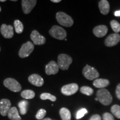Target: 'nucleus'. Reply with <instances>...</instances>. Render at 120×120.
I'll list each match as a JSON object with an SVG mask.
<instances>
[{
  "instance_id": "obj_40",
  "label": "nucleus",
  "mask_w": 120,
  "mask_h": 120,
  "mask_svg": "<svg viewBox=\"0 0 120 120\" xmlns=\"http://www.w3.org/2000/svg\"></svg>"
},
{
  "instance_id": "obj_35",
  "label": "nucleus",
  "mask_w": 120,
  "mask_h": 120,
  "mask_svg": "<svg viewBox=\"0 0 120 120\" xmlns=\"http://www.w3.org/2000/svg\"><path fill=\"white\" fill-rule=\"evenodd\" d=\"M52 120L51 118H43V119H42V120Z\"/></svg>"
},
{
  "instance_id": "obj_9",
  "label": "nucleus",
  "mask_w": 120,
  "mask_h": 120,
  "mask_svg": "<svg viewBox=\"0 0 120 120\" xmlns=\"http://www.w3.org/2000/svg\"><path fill=\"white\" fill-rule=\"evenodd\" d=\"M120 41V34H109L105 41V44L107 47H113L117 45Z\"/></svg>"
},
{
  "instance_id": "obj_20",
  "label": "nucleus",
  "mask_w": 120,
  "mask_h": 120,
  "mask_svg": "<svg viewBox=\"0 0 120 120\" xmlns=\"http://www.w3.org/2000/svg\"><path fill=\"white\" fill-rule=\"evenodd\" d=\"M60 115L62 120H71V114L70 110L66 108H62L60 110Z\"/></svg>"
},
{
  "instance_id": "obj_3",
  "label": "nucleus",
  "mask_w": 120,
  "mask_h": 120,
  "mask_svg": "<svg viewBox=\"0 0 120 120\" xmlns=\"http://www.w3.org/2000/svg\"><path fill=\"white\" fill-rule=\"evenodd\" d=\"M72 62L71 57L66 54H60L57 58V64L62 70H67Z\"/></svg>"
},
{
  "instance_id": "obj_37",
  "label": "nucleus",
  "mask_w": 120,
  "mask_h": 120,
  "mask_svg": "<svg viewBox=\"0 0 120 120\" xmlns=\"http://www.w3.org/2000/svg\"><path fill=\"white\" fill-rule=\"evenodd\" d=\"M95 100H96V101H98V99H97V98H95Z\"/></svg>"
},
{
  "instance_id": "obj_33",
  "label": "nucleus",
  "mask_w": 120,
  "mask_h": 120,
  "mask_svg": "<svg viewBox=\"0 0 120 120\" xmlns=\"http://www.w3.org/2000/svg\"><path fill=\"white\" fill-rule=\"evenodd\" d=\"M115 16H117V17H118V16H120V10L119 11H117L115 12Z\"/></svg>"
},
{
  "instance_id": "obj_23",
  "label": "nucleus",
  "mask_w": 120,
  "mask_h": 120,
  "mask_svg": "<svg viewBox=\"0 0 120 120\" xmlns=\"http://www.w3.org/2000/svg\"><path fill=\"white\" fill-rule=\"evenodd\" d=\"M14 26L15 31L17 34H20L23 32V25L20 21L16 19L14 22Z\"/></svg>"
},
{
  "instance_id": "obj_26",
  "label": "nucleus",
  "mask_w": 120,
  "mask_h": 120,
  "mask_svg": "<svg viewBox=\"0 0 120 120\" xmlns=\"http://www.w3.org/2000/svg\"><path fill=\"white\" fill-rule=\"evenodd\" d=\"M80 91L82 94L87 96H91L94 94V90L88 86H82L80 88Z\"/></svg>"
},
{
  "instance_id": "obj_28",
  "label": "nucleus",
  "mask_w": 120,
  "mask_h": 120,
  "mask_svg": "<svg viewBox=\"0 0 120 120\" xmlns=\"http://www.w3.org/2000/svg\"><path fill=\"white\" fill-rule=\"evenodd\" d=\"M46 111L44 109H40L38 111V112H37L36 115V119L41 120L43 119V118L45 117V116H46Z\"/></svg>"
},
{
  "instance_id": "obj_36",
  "label": "nucleus",
  "mask_w": 120,
  "mask_h": 120,
  "mask_svg": "<svg viewBox=\"0 0 120 120\" xmlns=\"http://www.w3.org/2000/svg\"><path fill=\"white\" fill-rule=\"evenodd\" d=\"M6 0H0V2H5Z\"/></svg>"
},
{
  "instance_id": "obj_27",
  "label": "nucleus",
  "mask_w": 120,
  "mask_h": 120,
  "mask_svg": "<svg viewBox=\"0 0 120 120\" xmlns=\"http://www.w3.org/2000/svg\"><path fill=\"white\" fill-rule=\"evenodd\" d=\"M111 27L115 34H118L120 32V24L116 20H112L110 22Z\"/></svg>"
},
{
  "instance_id": "obj_2",
  "label": "nucleus",
  "mask_w": 120,
  "mask_h": 120,
  "mask_svg": "<svg viewBox=\"0 0 120 120\" xmlns=\"http://www.w3.org/2000/svg\"><path fill=\"white\" fill-rule=\"evenodd\" d=\"M57 21L63 26L70 27L73 25V20L71 16L63 12H58L56 13Z\"/></svg>"
},
{
  "instance_id": "obj_13",
  "label": "nucleus",
  "mask_w": 120,
  "mask_h": 120,
  "mask_svg": "<svg viewBox=\"0 0 120 120\" xmlns=\"http://www.w3.org/2000/svg\"><path fill=\"white\" fill-rule=\"evenodd\" d=\"M0 31L2 35L6 38H11L14 35L13 27L11 25L2 24Z\"/></svg>"
},
{
  "instance_id": "obj_12",
  "label": "nucleus",
  "mask_w": 120,
  "mask_h": 120,
  "mask_svg": "<svg viewBox=\"0 0 120 120\" xmlns=\"http://www.w3.org/2000/svg\"><path fill=\"white\" fill-rule=\"evenodd\" d=\"M21 3L23 13L25 14H28L31 12L32 9L35 6L37 1L36 0H22Z\"/></svg>"
},
{
  "instance_id": "obj_19",
  "label": "nucleus",
  "mask_w": 120,
  "mask_h": 120,
  "mask_svg": "<svg viewBox=\"0 0 120 120\" xmlns=\"http://www.w3.org/2000/svg\"><path fill=\"white\" fill-rule=\"evenodd\" d=\"M7 116L11 120H21V117L19 116V111L16 107H12L10 109Z\"/></svg>"
},
{
  "instance_id": "obj_7",
  "label": "nucleus",
  "mask_w": 120,
  "mask_h": 120,
  "mask_svg": "<svg viewBox=\"0 0 120 120\" xmlns=\"http://www.w3.org/2000/svg\"><path fill=\"white\" fill-rule=\"evenodd\" d=\"M34 49V43L30 41L27 42L22 45L19 49V55L21 58H25L29 56Z\"/></svg>"
},
{
  "instance_id": "obj_21",
  "label": "nucleus",
  "mask_w": 120,
  "mask_h": 120,
  "mask_svg": "<svg viewBox=\"0 0 120 120\" xmlns=\"http://www.w3.org/2000/svg\"><path fill=\"white\" fill-rule=\"evenodd\" d=\"M20 113L22 115H25L27 112V107L28 106V102L26 100H22L20 101L18 104Z\"/></svg>"
},
{
  "instance_id": "obj_11",
  "label": "nucleus",
  "mask_w": 120,
  "mask_h": 120,
  "mask_svg": "<svg viewBox=\"0 0 120 120\" xmlns=\"http://www.w3.org/2000/svg\"><path fill=\"white\" fill-rule=\"evenodd\" d=\"M11 108V102L8 99L4 98L0 100V113L2 116H7Z\"/></svg>"
},
{
  "instance_id": "obj_14",
  "label": "nucleus",
  "mask_w": 120,
  "mask_h": 120,
  "mask_svg": "<svg viewBox=\"0 0 120 120\" xmlns=\"http://www.w3.org/2000/svg\"><path fill=\"white\" fill-rule=\"evenodd\" d=\"M59 67L57 63L54 61L49 62L45 67V72L47 75H56L59 71Z\"/></svg>"
},
{
  "instance_id": "obj_30",
  "label": "nucleus",
  "mask_w": 120,
  "mask_h": 120,
  "mask_svg": "<svg viewBox=\"0 0 120 120\" xmlns=\"http://www.w3.org/2000/svg\"><path fill=\"white\" fill-rule=\"evenodd\" d=\"M103 120H115L113 115L109 112H106L103 115Z\"/></svg>"
},
{
  "instance_id": "obj_4",
  "label": "nucleus",
  "mask_w": 120,
  "mask_h": 120,
  "mask_svg": "<svg viewBox=\"0 0 120 120\" xmlns=\"http://www.w3.org/2000/svg\"><path fill=\"white\" fill-rule=\"evenodd\" d=\"M49 34L53 38L59 40L65 39L67 37V32L62 27L58 26H53L49 30Z\"/></svg>"
},
{
  "instance_id": "obj_38",
  "label": "nucleus",
  "mask_w": 120,
  "mask_h": 120,
  "mask_svg": "<svg viewBox=\"0 0 120 120\" xmlns=\"http://www.w3.org/2000/svg\"><path fill=\"white\" fill-rule=\"evenodd\" d=\"M1 11V7H0V12Z\"/></svg>"
},
{
  "instance_id": "obj_6",
  "label": "nucleus",
  "mask_w": 120,
  "mask_h": 120,
  "mask_svg": "<svg viewBox=\"0 0 120 120\" xmlns=\"http://www.w3.org/2000/svg\"><path fill=\"white\" fill-rule=\"evenodd\" d=\"M82 73L84 77L88 80H94V79H97V78L100 76V74L96 69L88 64L83 68Z\"/></svg>"
},
{
  "instance_id": "obj_39",
  "label": "nucleus",
  "mask_w": 120,
  "mask_h": 120,
  "mask_svg": "<svg viewBox=\"0 0 120 120\" xmlns=\"http://www.w3.org/2000/svg\"><path fill=\"white\" fill-rule=\"evenodd\" d=\"M0 51H1V47H0Z\"/></svg>"
},
{
  "instance_id": "obj_17",
  "label": "nucleus",
  "mask_w": 120,
  "mask_h": 120,
  "mask_svg": "<svg viewBox=\"0 0 120 120\" xmlns=\"http://www.w3.org/2000/svg\"><path fill=\"white\" fill-rule=\"evenodd\" d=\"M98 7L100 12L102 15H106L109 13L110 7H109V2L106 0L100 1L98 4Z\"/></svg>"
},
{
  "instance_id": "obj_8",
  "label": "nucleus",
  "mask_w": 120,
  "mask_h": 120,
  "mask_svg": "<svg viewBox=\"0 0 120 120\" xmlns=\"http://www.w3.org/2000/svg\"><path fill=\"white\" fill-rule=\"evenodd\" d=\"M79 90V86L76 83H70L64 85L61 88V92L65 96H71L76 94Z\"/></svg>"
},
{
  "instance_id": "obj_31",
  "label": "nucleus",
  "mask_w": 120,
  "mask_h": 120,
  "mask_svg": "<svg viewBox=\"0 0 120 120\" xmlns=\"http://www.w3.org/2000/svg\"><path fill=\"white\" fill-rule=\"evenodd\" d=\"M116 94L117 98L120 100V83L117 86L116 89Z\"/></svg>"
},
{
  "instance_id": "obj_25",
  "label": "nucleus",
  "mask_w": 120,
  "mask_h": 120,
  "mask_svg": "<svg viewBox=\"0 0 120 120\" xmlns=\"http://www.w3.org/2000/svg\"><path fill=\"white\" fill-rule=\"evenodd\" d=\"M111 113L116 118L120 119V106L118 105H115L112 106L111 109Z\"/></svg>"
},
{
  "instance_id": "obj_10",
  "label": "nucleus",
  "mask_w": 120,
  "mask_h": 120,
  "mask_svg": "<svg viewBox=\"0 0 120 120\" xmlns=\"http://www.w3.org/2000/svg\"><path fill=\"white\" fill-rule=\"evenodd\" d=\"M31 39L35 45H42L46 42V38L39 33L36 30H34L31 33Z\"/></svg>"
},
{
  "instance_id": "obj_29",
  "label": "nucleus",
  "mask_w": 120,
  "mask_h": 120,
  "mask_svg": "<svg viewBox=\"0 0 120 120\" xmlns=\"http://www.w3.org/2000/svg\"><path fill=\"white\" fill-rule=\"evenodd\" d=\"M87 110L86 109H82L78 111L76 114V119L79 120L83 117L87 113Z\"/></svg>"
},
{
  "instance_id": "obj_1",
  "label": "nucleus",
  "mask_w": 120,
  "mask_h": 120,
  "mask_svg": "<svg viewBox=\"0 0 120 120\" xmlns=\"http://www.w3.org/2000/svg\"><path fill=\"white\" fill-rule=\"evenodd\" d=\"M96 98L98 101L105 106L110 105L112 102V97L107 90L101 88L97 91Z\"/></svg>"
},
{
  "instance_id": "obj_5",
  "label": "nucleus",
  "mask_w": 120,
  "mask_h": 120,
  "mask_svg": "<svg viewBox=\"0 0 120 120\" xmlns=\"http://www.w3.org/2000/svg\"><path fill=\"white\" fill-rule=\"evenodd\" d=\"M4 85L6 87L12 92H19L22 89V87L20 83L17 80L12 78H7L4 79Z\"/></svg>"
},
{
  "instance_id": "obj_22",
  "label": "nucleus",
  "mask_w": 120,
  "mask_h": 120,
  "mask_svg": "<svg viewBox=\"0 0 120 120\" xmlns=\"http://www.w3.org/2000/svg\"><path fill=\"white\" fill-rule=\"evenodd\" d=\"M21 95L22 98L26 99V100H30V99L34 98L35 96V93L32 90H26L22 91Z\"/></svg>"
},
{
  "instance_id": "obj_32",
  "label": "nucleus",
  "mask_w": 120,
  "mask_h": 120,
  "mask_svg": "<svg viewBox=\"0 0 120 120\" xmlns=\"http://www.w3.org/2000/svg\"><path fill=\"white\" fill-rule=\"evenodd\" d=\"M90 120H101V117L98 115H94L90 118Z\"/></svg>"
},
{
  "instance_id": "obj_18",
  "label": "nucleus",
  "mask_w": 120,
  "mask_h": 120,
  "mask_svg": "<svg viewBox=\"0 0 120 120\" xmlns=\"http://www.w3.org/2000/svg\"><path fill=\"white\" fill-rule=\"evenodd\" d=\"M109 84V81L107 79H94L93 82V85L95 87L98 88H104L108 86Z\"/></svg>"
},
{
  "instance_id": "obj_16",
  "label": "nucleus",
  "mask_w": 120,
  "mask_h": 120,
  "mask_svg": "<svg viewBox=\"0 0 120 120\" xmlns=\"http://www.w3.org/2000/svg\"><path fill=\"white\" fill-rule=\"evenodd\" d=\"M108 28L105 25H99V26L95 27L93 29V33L94 36L97 37H99V38L103 37L106 36Z\"/></svg>"
},
{
  "instance_id": "obj_24",
  "label": "nucleus",
  "mask_w": 120,
  "mask_h": 120,
  "mask_svg": "<svg viewBox=\"0 0 120 120\" xmlns=\"http://www.w3.org/2000/svg\"><path fill=\"white\" fill-rule=\"evenodd\" d=\"M40 98L42 100H49L52 102H55L56 101V97L55 96L49 94V93H43L40 96Z\"/></svg>"
},
{
  "instance_id": "obj_15",
  "label": "nucleus",
  "mask_w": 120,
  "mask_h": 120,
  "mask_svg": "<svg viewBox=\"0 0 120 120\" xmlns=\"http://www.w3.org/2000/svg\"><path fill=\"white\" fill-rule=\"evenodd\" d=\"M28 81L32 85L37 87H41L44 83V80L41 76L38 74H32L28 77Z\"/></svg>"
},
{
  "instance_id": "obj_34",
  "label": "nucleus",
  "mask_w": 120,
  "mask_h": 120,
  "mask_svg": "<svg viewBox=\"0 0 120 120\" xmlns=\"http://www.w3.org/2000/svg\"><path fill=\"white\" fill-rule=\"evenodd\" d=\"M61 0H51V2L54 3H58L61 2Z\"/></svg>"
}]
</instances>
